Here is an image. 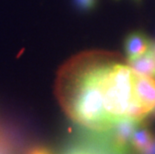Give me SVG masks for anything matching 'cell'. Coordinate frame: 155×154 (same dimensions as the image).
<instances>
[{
    "instance_id": "1",
    "label": "cell",
    "mask_w": 155,
    "mask_h": 154,
    "mask_svg": "<svg viewBox=\"0 0 155 154\" xmlns=\"http://www.w3.org/2000/svg\"><path fill=\"white\" fill-rule=\"evenodd\" d=\"M55 95L80 127L105 131L121 120L149 117L155 108V78L138 73L119 54L85 51L59 69Z\"/></svg>"
},
{
    "instance_id": "2",
    "label": "cell",
    "mask_w": 155,
    "mask_h": 154,
    "mask_svg": "<svg viewBox=\"0 0 155 154\" xmlns=\"http://www.w3.org/2000/svg\"><path fill=\"white\" fill-rule=\"evenodd\" d=\"M60 154H113L97 138L93 131L81 127L76 138L70 142Z\"/></svg>"
},
{
    "instance_id": "3",
    "label": "cell",
    "mask_w": 155,
    "mask_h": 154,
    "mask_svg": "<svg viewBox=\"0 0 155 154\" xmlns=\"http://www.w3.org/2000/svg\"><path fill=\"white\" fill-rule=\"evenodd\" d=\"M151 39L143 31H131L124 39V52L127 60L142 56L149 50Z\"/></svg>"
},
{
    "instance_id": "4",
    "label": "cell",
    "mask_w": 155,
    "mask_h": 154,
    "mask_svg": "<svg viewBox=\"0 0 155 154\" xmlns=\"http://www.w3.org/2000/svg\"><path fill=\"white\" fill-rule=\"evenodd\" d=\"M155 145V136L144 121L137 127L131 139V149L137 154H147Z\"/></svg>"
},
{
    "instance_id": "5",
    "label": "cell",
    "mask_w": 155,
    "mask_h": 154,
    "mask_svg": "<svg viewBox=\"0 0 155 154\" xmlns=\"http://www.w3.org/2000/svg\"><path fill=\"white\" fill-rule=\"evenodd\" d=\"M75 9L82 13L93 11L98 5V0H72Z\"/></svg>"
},
{
    "instance_id": "6",
    "label": "cell",
    "mask_w": 155,
    "mask_h": 154,
    "mask_svg": "<svg viewBox=\"0 0 155 154\" xmlns=\"http://www.w3.org/2000/svg\"><path fill=\"white\" fill-rule=\"evenodd\" d=\"M148 54H150L154 59H155V40L151 39L150 41V46H149V50L147 51Z\"/></svg>"
},
{
    "instance_id": "7",
    "label": "cell",
    "mask_w": 155,
    "mask_h": 154,
    "mask_svg": "<svg viewBox=\"0 0 155 154\" xmlns=\"http://www.w3.org/2000/svg\"><path fill=\"white\" fill-rule=\"evenodd\" d=\"M148 118H149V119H155V108L152 110V112L150 113V115H149Z\"/></svg>"
},
{
    "instance_id": "8",
    "label": "cell",
    "mask_w": 155,
    "mask_h": 154,
    "mask_svg": "<svg viewBox=\"0 0 155 154\" xmlns=\"http://www.w3.org/2000/svg\"><path fill=\"white\" fill-rule=\"evenodd\" d=\"M134 2H136V3H140L141 1H142V0H133Z\"/></svg>"
}]
</instances>
